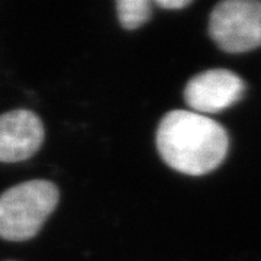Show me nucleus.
Instances as JSON below:
<instances>
[{"label": "nucleus", "mask_w": 261, "mask_h": 261, "mask_svg": "<svg viewBox=\"0 0 261 261\" xmlns=\"http://www.w3.org/2000/svg\"><path fill=\"white\" fill-rule=\"evenodd\" d=\"M58 187L48 180H29L0 195V238L22 243L34 238L56 211Z\"/></svg>", "instance_id": "obj_2"}, {"label": "nucleus", "mask_w": 261, "mask_h": 261, "mask_svg": "<svg viewBox=\"0 0 261 261\" xmlns=\"http://www.w3.org/2000/svg\"><path fill=\"white\" fill-rule=\"evenodd\" d=\"M44 123L37 113L16 109L0 115V163H20L44 144Z\"/></svg>", "instance_id": "obj_5"}, {"label": "nucleus", "mask_w": 261, "mask_h": 261, "mask_svg": "<svg viewBox=\"0 0 261 261\" xmlns=\"http://www.w3.org/2000/svg\"><path fill=\"white\" fill-rule=\"evenodd\" d=\"M152 3L148 0H118L116 12L122 28L132 31L147 23L152 15Z\"/></svg>", "instance_id": "obj_6"}, {"label": "nucleus", "mask_w": 261, "mask_h": 261, "mask_svg": "<svg viewBox=\"0 0 261 261\" xmlns=\"http://www.w3.org/2000/svg\"><path fill=\"white\" fill-rule=\"evenodd\" d=\"M190 3H192L190 0H157L155 2V5L163 9H183Z\"/></svg>", "instance_id": "obj_7"}, {"label": "nucleus", "mask_w": 261, "mask_h": 261, "mask_svg": "<svg viewBox=\"0 0 261 261\" xmlns=\"http://www.w3.org/2000/svg\"><path fill=\"white\" fill-rule=\"evenodd\" d=\"M209 35L226 53H247L261 47L260 0H225L209 18Z\"/></svg>", "instance_id": "obj_3"}, {"label": "nucleus", "mask_w": 261, "mask_h": 261, "mask_svg": "<svg viewBox=\"0 0 261 261\" xmlns=\"http://www.w3.org/2000/svg\"><path fill=\"white\" fill-rule=\"evenodd\" d=\"M155 145L160 157L176 171L202 176L228 154V134L221 123L192 111H171L160 121Z\"/></svg>", "instance_id": "obj_1"}, {"label": "nucleus", "mask_w": 261, "mask_h": 261, "mask_svg": "<svg viewBox=\"0 0 261 261\" xmlns=\"http://www.w3.org/2000/svg\"><path fill=\"white\" fill-rule=\"evenodd\" d=\"M245 84L240 75L225 68L207 70L189 80L185 100L192 112L218 113L243 97Z\"/></svg>", "instance_id": "obj_4"}]
</instances>
